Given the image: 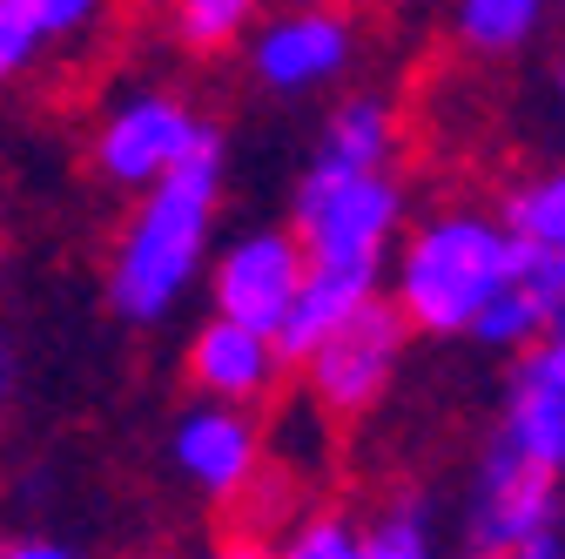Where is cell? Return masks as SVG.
Here are the masks:
<instances>
[{
    "mask_svg": "<svg viewBox=\"0 0 565 559\" xmlns=\"http://www.w3.org/2000/svg\"><path fill=\"white\" fill-rule=\"evenodd\" d=\"M162 14H169V28H175L182 48L216 54V48H230V41L249 28L256 0H162Z\"/></svg>",
    "mask_w": 565,
    "mask_h": 559,
    "instance_id": "15",
    "label": "cell"
},
{
    "mask_svg": "<svg viewBox=\"0 0 565 559\" xmlns=\"http://www.w3.org/2000/svg\"><path fill=\"white\" fill-rule=\"evenodd\" d=\"M343 61H350V28L343 14L330 8H303V14H282L256 34L249 48V67H256V82L276 88V95H303L330 75H343Z\"/></svg>",
    "mask_w": 565,
    "mask_h": 559,
    "instance_id": "9",
    "label": "cell"
},
{
    "mask_svg": "<svg viewBox=\"0 0 565 559\" xmlns=\"http://www.w3.org/2000/svg\"><path fill=\"white\" fill-rule=\"evenodd\" d=\"M545 330H552V324H545V310H539L519 284H505L499 297L484 304V317L471 324V337H478V344H491V351H519V358L532 351Z\"/></svg>",
    "mask_w": 565,
    "mask_h": 559,
    "instance_id": "17",
    "label": "cell"
},
{
    "mask_svg": "<svg viewBox=\"0 0 565 559\" xmlns=\"http://www.w3.org/2000/svg\"><path fill=\"white\" fill-rule=\"evenodd\" d=\"M28 14L41 21V34H47V41H75L82 28H95L102 0H28Z\"/></svg>",
    "mask_w": 565,
    "mask_h": 559,
    "instance_id": "22",
    "label": "cell"
},
{
    "mask_svg": "<svg viewBox=\"0 0 565 559\" xmlns=\"http://www.w3.org/2000/svg\"><path fill=\"white\" fill-rule=\"evenodd\" d=\"M41 48H47V34L28 14V0H0V88H14L28 67L41 61Z\"/></svg>",
    "mask_w": 565,
    "mask_h": 559,
    "instance_id": "19",
    "label": "cell"
},
{
    "mask_svg": "<svg viewBox=\"0 0 565 559\" xmlns=\"http://www.w3.org/2000/svg\"><path fill=\"white\" fill-rule=\"evenodd\" d=\"M303 276H310V263H303V243L290 230H249L216 256L209 297H216L223 324L276 337L282 317H290V304H297V291H303Z\"/></svg>",
    "mask_w": 565,
    "mask_h": 559,
    "instance_id": "6",
    "label": "cell"
},
{
    "mask_svg": "<svg viewBox=\"0 0 565 559\" xmlns=\"http://www.w3.org/2000/svg\"><path fill=\"white\" fill-rule=\"evenodd\" d=\"M209 559H276L263 539H249V532H236V539H223L216 552H209Z\"/></svg>",
    "mask_w": 565,
    "mask_h": 559,
    "instance_id": "25",
    "label": "cell"
},
{
    "mask_svg": "<svg viewBox=\"0 0 565 559\" xmlns=\"http://www.w3.org/2000/svg\"><path fill=\"white\" fill-rule=\"evenodd\" d=\"M397 182L391 176H350L317 162L297 189V243L310 270H350V276H377L384 243L397 230Z\"/></svg>",
    "mask_w": 565,
    "mask_h": 559,
    "instance_id": "3",
    "label": "cell"
},
{
    "mask_svg": "<svg viewBox=\"0 0 565 559\" xmlns=\"http://www.w3.org/2000/svg\"><path fill=\"white\" fill-rule=\"evenodd\" d=\"M371 297H377V276L310 270V276H303V291H297V304H290V317H282V330L269 337V344H276V365H303L317 344H323L343 317H358Z\"/></svg>",
    "mask_w": 565,
    "mask_h": 559,
    "instance_id": "12",
    "label": "cell"
},
{
    "mask_svg": "<svg viewBox=\"0 0 565 559\" xmlns=\"http://www.w3.org/2000/svg\"><path fill=\"white\" fill-rule=\"evenodd\" d=\"M512 384H532V391H558L565 398V324H552L532 351L519 358V378Z\"/></svg>",
    "mask_w": 565,
    "mask_h": 559,
    "instance_id": "20",
    "label": "cell"
},
{
    "mask_svg": "<svg viewBox=\"0 0 565 559\" xmlns=\"http://www.w3.org/2000/svg\"><path fill=\"white\" fill-rule=\"evenodd\" d=\"M384 156H391V108L384 102H343L323 128L317 162L350 169V176H384Z\"/></svg>",
    "mask_w": 565,
    "mask_h": 559,
    "instance_id": "14",
    "label": "cell"
},
{
    "mask_svg": "<svg viewBox=\"0 0 565 559\" xmlns=\"http://www.w3.org/2000/svg\"><path fill=\"white\" fill-rule=\"evenodd\" d=\"M209 135H216V128H209L189 102H175L162 88H141L121 108H108V122L95 128V169L115 189L149 196L162 176H175L209 143Z\"/></svg>",
    "mask_w": 565,
    "mask_h": 559,
    "instance_id": "4",
    "label": "cell"
},
{
    "mask_svg": "<svg viewBox=\"0 0 565 559\" xmlns=\"http://www.w3.org/2000/svg\"><path fill=\"white\" fill-rule=\"evenodd\" d=\"M0 559H82V552L47 532H14V539H0Z\"/></svg>",
    "mask_w": 565,
    "mask_h": 559,
    "instance_id": "23",
    "label": "cell"
},
{
    "mask_svg": "<svg viewBox=\"0 0 565 559\" xmlns=\"http://www.w3.org/2000/svg\"><path fill=\"white\" fill-rule=\"evenodd\" d=\"M505 284H512V243L491 217H471V209L431 217L397 256V310L431 337L471 330Z\"/></svg>",
    "mask_w": 565,
    "mask_h": 559,
    "instance_id": "2",
    "label": "cell"
},
{
    "mask_svg": "<svg viewBox=\"0 0 565 559\" xmlns=\"http://www.w3.org/2000/svg\"><path fill=\"white\" fill-rule=\"evenodd\" d=\"M478 559H565V546H558V532H552V539H532V546H519V552H478Z\"/></svg>",
    "mask_w": 565,
    "mask_h": 559,
    "instance_id": "26",
    "label": "cell"
},
{
    "mask_svg": "<svg viewBox=\"0 0 565 559\" xmlns=\"http://www.w3.org/2000/svg\"><path fill=\"white\" fill-rule=\"evenodd\" d=\"M169 452H175L182 478H195L202 493H216V499H236L263 465V439L236 404H189L175 418Z\"/></svg>",
    "mask_w": 565,
    "mask_h": 559,
    "instance_id": "10",
    "label": "cell"
},
{
    "mask_svg": "<svg viewBox=\"0 0 565 559\" xmlns=\"http://www.w3.org/2000/svg\"><path fill=\"white\" fill-rule=\"evenodd\" d=\"M276 559H358V532H350L343 519H310Z\"/></svg>",
    "mask_w": 565,
    "mask_h": 559,
    "instance_id": "21",
    "label": "cell"
},
{
    "mask_svg": "<svg viewBox=\"0 0 565 559\" xmlns=\"http://www.w3.org/2000/svg\"><path fill=\"white\" fill-rule=\"evenodd\" d=\"M216 202H223V135L162 176L149 196L128 209V223L108 250V304L128 324H162L182 291L195 284V270L209 256V230H216Z\"/></svg>",
    "mask_w": 565,
    "mask_h": 559,
    "instance_id": "1",
    "label": "cell"
},
{
    "mask_svg": "<svg viewBox=\"0 0 565 559\" xmlns=\"http://www.w3.org/2000/svg\"><path fill=\"white\" fill-rule=\"evenodd\" d=\"M491 445L519 452L525 465H539L545 478L565 472V398L558 391H532V384H512V404H505V425Z\"/></svg>",
    "mask_w": 565,
    "mask_h": 559,
    "instance_id": "13",
    "label": "cell"
},
{
    "mask_svg": "<svg viewBox=\"0 0 565 559\" xmlns=\"http://www.w3.org/2000/svg\"><path fill=\"white\" fill-rule=\"evenodd\" d=\"M14 398H21V358H14V344L0 337V418L14 411Z\"/></svg>",
    "mask_w": 565,
    "mask_h": 559,
    "instance_id": "24",
    "label": "cell"
},
{
    "mask_svg": "<svg viewBox=\"0 0 565 559\" xmlns=\"http://www.w3.org/2000/svg\"><path fill=\"white\" fill-rule=\"evenodd\" d=\"M499 230L512 243V284L545 310V324H565V169L512 189Z\"/></svg>",
    "mask_w": 565,
    "mask_h": 559,
    "instance_id": "7",
    "label": "cell"
},
{
    "mask_svg": "<svg viewBox=\"0 0 565 559\" xmlns=\"http://www.w3.org/2000/svg\"><path fill=\"white\" fill-rule=\"evenodd\" d=\"M189 384L202 391V404H256L276 384V344L209 317L189 344Z\"/></svg>",
    "mask_w": 565,
    "mask_h": 559,
    "instance_id": "11",
    "label": "cell"
},
{
    "mask_svg": "<svg viewBox=\"0 0 565 559\" xmlns=\"http://www.w3.org/2000/svg\"><path fill=\"white\" fill-rule=\"evenodd\" d=\"M558 102H565V61H558Z\"/></svg>",
    "mask_w": 565,
    "mask_h": 559,
    "instance_id": "27",
    "label": "cell"
},
{
    "mask_svg": "<svg viewBox=\"0 0 565 559\" xmlns=\"http://www.w3.org/2000/svg\"><path fill=\"white\" fill-rule=\"evenodd\" d=\"M558 526V478H545L539 465H525L519 452L491 445L478 465V506H471V532L484 552H519L532 539H552Z\"/></svg>",
    "mask_w": 565,
    "mask_h": 559,
    "instance_id": "8",
    "label": "cell"
},
{
    "mask_svg": "<svg viewBox=\"0 0 565 559\" xmlns=\"http://www.w3.org/2000/svg\"><path fill=\"white\" fill-rule=\"evenodd\" d=\"M358 559H431L424 513H417V506H391L371 532H358Z\"/></svg>",
    "mask_w": 565,
    "mask_h": 559,
    "instance_id": "18",
    "label": "cell"
},
{
    "mask_svg": "<svg viewBox=\"0 0 565 559\" xmlns=\"http://www.w3.org/2000/svg\"><path fill=\"white\" fill-rule=\"evenodd\" d=\"M545 14V0H458V34L484 54L499 48H519Z\"/></svg>",
    "mask_w": 565,
    "mask_h": 559,
    "instance_id": "16",
    "label": "cell"
},
{
    "mask_svg": "<svg viewBox=\"0 0 565 559\" xmlns=\"http://www.w3.org/2000/svg\"><path fill=\"white\" fill-rule=\"evenodd\" d=\"M404 337H411L404 310L384 304V297H371L358 317H343V324L317 344V351L303 358L310 398H317L323 411H337V418H364V411L384 398V384L397 378Z\"/></svg>",
    "mask_w": 565,
    "mask_h": 559,
    "instance_id": "5",
    "label": "cell"
}]
</instances>
